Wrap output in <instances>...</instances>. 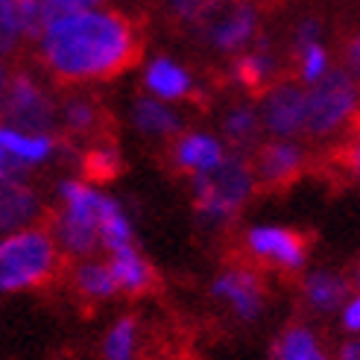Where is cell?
<instances>
[{
  "label": "cell",
  "mask_w": 360,
  "mask_h": 360,
  "mask_svg": "<svg viewBox=\"0 0 360 360\" xmlns=\"http://www.w3.org/2000/svg\"><path fill=\"white\" fill-rule=\"evenodd\" d=\"M229 4L231 0H170V9L182 24H202Z\"/></svg>",
  "instance_id": "obj_27"
},
{
  "label": "cell",
  "mask_w": 360,
  "mask_h": 360,
  "mask_svg": "<svg viewBox=\"0 0 360 360\" xmlns=\"http://www.w3.org/2000/svg\"><path fill=\"white\" fill-rule=\"evenodd\" d=\"M343 326H346V331H352V334L360 328V302H357V299H352V302L343 304Z\"/></svg>",
  "instance_id": "obj_32"
},
{
  "label": "cell",
  "mask_w": 360,
  "mask_h": 360,
  "mask_svg": "<svg viewBox=\"0 0 360 360\" xmlns=\"http://www.w3.org/2000/svg\"><path fill=\"white\" fill-rule=\"evenodd\" d=\"M41 214V200L24 179H0V235L30 226Z\"/></svg>",
  "instance_id": "obj_11"
},
{
  "label": "cell",
  "mask_w": 360,
  "mask_h": 360,
  "mask_svg": "<svg viewBox=\"0 0 360 360\" xmlns=\"http://www.w3.org/2000/svg\"><path fill=\"white\" fill-rule=\"evenodd\" d=\"M304 123V91L293 82L273 85L264 94L261 126H266L276 138H296Z\"/></svg>",
  "instance_id": "obj_10"
},
{
  "label": "cell",
  "mask_w": 360,
  "mask_h": 360,
  "mask_svg": "<svg viewBox=\"0 0 360 360\" xmlns=\"http://www.w3.org/2000/svg\"><path fill=\"white\" fill-rule=\"evenodd\" d=\"M74 281H77V290H79L85 299H94V302L112 299V296L117 293L109 266L100 264V261H82V264L77 266Z\"/></svg>",
  "instance_id": "obj_20"
},
{
  "label": "cell",
  "mask_w": 360,
  "mask_h": 360,
  "mask_svg": "<svg viewBox=\"0 0 360 360\" xmlns=\"http://www.w3.org/2000/svg\"><path fill=\"white\" fill-rule=\"evenodd\" d=\"M360 44H357V39H352L349 41V47H346V65H349V74L354 77L357 74V68H360Z\"/></svg>",
  "instance_id": "obj_33"
},
{
  "label": "cell",
  "mask_w": 360,
  "mask_h": 360,
  "mask_svg": "<svg viewBox=\"0 0 360 360\" xmlns=\"http://www.w3.org/2000/svg\"><path fill=\"white\" fill-rule=\"evenodd\" d=\"M0 117L21 132H50L56 123V105L35 77L15 74L6 82V91L0 94Z\"/></svg>",
  "instance_id": "obj_5"
},
{
  "label": "cell",
  "mask_w": 360,
  "mask_h": 360,
  "mask_svg": "<svg viewBox=\"0 0 360 360\" xmlns=\"http://www.w3.org/2000/svg\"><path fill=\"white\" fill-rule=\"evenodd\" d=\"M302 293H304V302H308L316 314H331L349 302V281L340 273L319 269V273H311L304 278Z\"/></svg>",
  "instance_id": "obj_15"
},
{
  "label": "cell",
  "mask_w": 360,
  "mask_h": 360,
  "mask_svg": "<svg viewBox=\"0 0 360 360\" xmlns=\"http://www.w3.org/2000/svg\"><path fill=\"white\" fill-rule=\"evenodd\" d=\"M360 346H357V340H346L343 349H340V360H360Z\"/></svg>",
  "instance_id": "obj_34"
},
{
  "label": "cell",
  "mask_w": 360,
  "mask_h": 360,
  "mask_svg": "<svg viewBox=\"0 0 360 360\" xmlns=\"http://www.w3.org/2000/svg\"><path fill=\"white\" fill-rule=\"evenodd\" d=\"M319 21H314V18H304V21H299L296 24V32H293V47H296V53L302 50V47H308V44H314V41H319Z\"/></svg>",
  "instance_id": "obj_29"
},
{
  "label": "cell",
  "mask_w": 360,
  "mask_h": 360,
  "mask_svg": "<svg viewBox=\"0 0 360 360\" xmlns=\"http://www.w3.org/2000/svg\"><path fill=\"white\" fill-rule=\"evenodd\" d=\"M9 68H6V62H4V56H0V94L6 91V82H9Z\"/></svg>",
  "instance_id": "obj_35"
},
{
  "label": "cell",
  "mask_w": 360,
  "mask_h": 360,
  "mask_svg": "<svg viewBox=\"0 0 360 360\" xmlns=\"http://www.w3.org/2000/svg\"><path fill=\"white\" fill-rule=\"evenodd\" d=\"M246 249L258 261H266L278 269H302L308 261V240L304 235L284 226H255L246 231Z\"/></svg>",
  "instance_id": "obj_6"
},
{
  "label": "cell",
  "mask_w": 360,
  "mask_h": 360,
  "mask_svg": "<svg viewBox=\"0 0 360 360\" xmlns=\"http://www.w3.org/2000/svg\"><path fill=\"white\" fill-rule=\"evenodd\" d=\"M30 173L27 165H21L6 147H4V141H0V179H24Z\"/></svg>",
  "instance_id": "obj_30"
},
{
  "label": "cell",
  "mask_w": 360,
  "mask_h": 360,
  "mask_svg": "<svg viewBox=\"0 0 360 360\" xmlns=\"http://www.w3.org/2000/svg\"><path fill=\"white\" fill-rule=\"evenodd\" d=\"M82 170L88 179H97V182H105V179H115L120 170V158L112 147H91L85 153Z\"/></svg>",
  "instance_id": "obj_26"
},
{
  "label": "cell",
  "mask_w": 360,
  "mask_h": 360,
  "mask_svg": "<svg viewBox=\"0 0 360 360\" xmlns=\"http://www.w3.org/2000/svg\"><path fill=\"white\" fill-rule=\"evenodd\" d=\"M357 77L349 70H328L304 91V123L302 132L314 138H328L346 126L357 109Z\"/></svg>",
  "instance_id": "obj_4"
},
{
  "label": "cell",
  "mask_w": 360,
  "mask_h": 360,
  "mask_svg": "<svg viewBox=\"0 0 360 360\" xmlns=\"http://www.w3.org/2000/svg\"><path fill=\"white\" fill-rule=\"evenodd\" d=\"M132 123L143 135H153V138L176 135L179 126H182L179 115L158 97H138L135 105H132Z\"/></svg>",
  "instance_id": "obj_16"
},
{
  "label": "cell",
  "mask_w": 360,
  "mask_h": 360,
  "mask_svg": "<svg viewBox=\"0 0 360 360\" xmlns=\"http://www.w3.org/2000/svg\"><path fill=\"white\" fill-rule=\"evenodd\" d=\"M0 15L21 35H39L41 32V0H4Z\"/></svg>",
  "instance_id": "obj_22"
},
{
  "label": "cell",
  "mask_w": 360,
  "mask_h": 360,
  "mask_svg": "<svg viewBox=\"0 0 360 360\" xmlns=\"http://www.w3.org/2000/svg\"><path fill=\"white\" fill-rule=\"evenodd\" d=\"M62 123H65V129L74 132V135H91L100 123V109L94 103L79 100V97L68 100L62 105Z\"/></svg>",
  "instance_id": "obj_24"
},
{
  "label": "cell",
  "mask_w": 360,
  "mask_h": 360,
  "mask_svg": "<svg viewBox=\"0 0 360 360\" xmlns=\"http://www.w3.org/2000/svg\"><path fill=\"white\" fill-rule=\"evenodd\" d=\"M223 143L214 138V135H205V132H188L176 141L173 147V161L179 170H185L191 176H200L211 167H217L223 161Z\"/></svg>",
  "instance_id": "obj_13"
},
{
  "label": "cell",
  "mask_w": 360,
  "mask_h": 360,
  "mask_svg": "<svg viewBox=\"0 0 360 360\" xmlns=\"http://www.w3.org/2000/svg\"><path fill=\"white\" fill-rule=\"evenodd\" d=\"M143 82H147L153 97L165 100V103L185 100L191 94V88H193V79H191L188 70L179 62L167 59V56H158L155 62H150L147 74H143Z\"/></svg>",
  "instance_id": "obj_14"
},
{
  "label": "cell",
  "mask_w": 360,
  "mask_h": 360,
  "mask_svg": "<svg viewBox=\"0 0 360 360\" xmlns=\"http://www.w3.org/2000/svg\"><path fill=\"white\" fill-rule=\"evenodd\" d=\"M109 273L115 278V287L117 293H129V296H141L153 290L155 284V273L153 266L147 264V258L141 255L135 249V243L129 246H120V249H112V258H109Z\"/></svg>",
  "instance_id": "obj_12"
},
{
  "label": "cell",
  "mask_w": 360,
  "mask_h": 360,
  "mask_svg": "<svg viewBox=\"0 0 360 360\" xmlns=\"http://www.w3.org/2000/svg\"><path fill=\"white\" fill-rule=\"evenodd\" d=\"M296 56H299V79L308 82V85H314L316 79H322L331 70V56L319 41L302 47Z\"/></svg>",
  "instance_id": "obj_25"
},
{
  "label": "cell",
  "mask_w": 360,
  "mask_h": 360,
  "mask_svg": "<svg viewBox=\"0 0 360 360\" xmlns=\"http://www.w3.org/2000/svg\"><path fill=\"white\" fill-rule=\"evenodd\" d=\"M249 167H252V176H255V185L278 191L302 176L304 150L293 138H276V141L264 143V147L255 153V161H252Z\"/></svg>",
  "instance_id": "obj_7"
},
{
  "label": "cell",
  "mask_w": 360,
  "mask_h": 360,
  "mask_svg": "<svg viewBox=\"0 0 360 360\" xmlns=\"http://www.w3.org/2000/svg\"><path fill=\"white\" fill-rule=\"evenodd\" d=\"M100 4L103 0H41V30L56 21V18L68 15V12L91 9V6H100Z\"/></svg>",
  "instance_id": "obj_28"
},
{
  "label": "cell",
  "mask_w": 360,
  "mask_h": 360,
  "mask_svg": "<svg viewBox=\"0 0 360 360\" xmlns=\"http://www.w3.org/2000/svg\"><path fill=\"white\" fill-rule=\"evenodd\" d=\"M255 191L249 161L240 155H223L217 167L193 176V208L211 223L231 220Z\"/></svg>",
  "instance_id": "obj_3"
},
{
  "label": "cell",
  "mask_w": 360,
  "mask_h": 360,
  "mask_svg": "<svg viewBox=\"0 0 360 360\" xmlns=\"http://www.w3.org/2000/svg\"><path fill=\"white\" fill-rule=\"evenodd\" d=\"M59 264L56 240L41 226H24L0 238V293L44 284Z\"/></svg>",
  "instance_id": "obj_2"
},
{
  "label": "cell",
  "mask_w": 360,
  "mask_h": 360,
  "mask_svg": "<svg viewBox=\"0 0 360 360\" xmlns=\"http://www.w3.org/2000/svg\"><path fill=\"white\" fill-rule=\"evenodd\" d=\"M223 132L231 143H249L261 132V115L252 105H235L223 120Z\"/></svg>",
  "instance_id": "obj_23"
},
{
  "label": "cell",
  "mask_w": 360,
  "mask_h": 360,
  "mask_svg": "<svg viewBox=\"0 0 360 360\" xmlns=\"http://www.w3.org/2000/svg\"><path fill=\"white\" fill-rule=\"evenodd\" d=\"M18 41H21V35L15 32V27L6 21L4 15H0V56H6V53H12L18 47Z\"/></svg>",
  "instance_id": "obj_31"
},
{
  "label": "cell",
  "mask_w": 360,
  "mask_h": 360,
  "mask_svg": "<svg viewBox=\"0 0 360 360\" xmlns=\"http://www.w3.org/2000/svg\"><path fill=\"white\" fill-rule=\"evenodd\" d=\"M276 56L266 50H252V53H243V56L235 59L231 65V74L235 79L246 88V91H264V85L276 77Z\"/></svg>",
  "instance_id": "obj_18"
},
{
  "label": "cell",
  "mask_w": 360,
  "mask_h": 360,
  "mask_svg": "<svg viewBox=\"0 0 360 360\" xmlns=\"http://www.w3.org/2000/svg\"><path fill=\"white\" fill-rule=\"evenodd\" d=\"M105 360H138V322L132 316L117 319L103 343Z\"/></svg>",
  "instance_id": "obj_21"
},
{
  "label": "cell",
  "mask_w": 360,
  "mask_h": 360,
  "mask_svg": "<svg viewBox=\"0 0 360 360\" xmlns=\"http://www.w3.org/2000/svg\"><path fill=\"white\" fill-rule=\"evenodd\" d=\"M53 240H59L68 255H77V258H88V255H94V252L100 249L97 229L88 226V223H79L74 217H68V214H62V211L56 217V238Z\"/></svg>",
  "instance_id": "obj_17"
},
{
  "label": "cell",
  "mask_w": 360,
  "mask_h": 360,
  "mask_svg": "<svg viewBox=\"0 0 360 360\" xmlns=\"http://www.w3.org/2000/svg\"><path fill=\"white\" fill-rule=\"evenodd\" d=\"M211 293L217 296L220 302H226L243 322L258 319L264 314V308H266L264 284L258 281V276L252 273V269H243V266H235V269L220 273L211 284Z\"/></svg>",
  "instance_id": "obj_8"
},
{
  "label": "cell",
  "mask_w": 360,
  "mask_h": 360,
  "mask_svg": "<svg viewBox=\"0 0 360 360\" xmlns=\"http://www.w3.org/2000/svg\"><path fill=\"white\" fill-rule=\"evenodd\" d=\"M276 360H331L326 352H322L319 340L311 328L304 326H290L278 340L273 349Z\"/></svg>",
  "instance_id": "obj_19"
},
{
  "label": "cell",
  "mask_w": 360,
  "mask_h": 360,
  "mask_svg": "<svg viewBox=\"0 0 360 360\" xmlns=\"http://www.w3.org/2000/svg\"><path fill=\"white\" fill-rule=\"evenodd\" d=\"M208 27V41L220 53H238L243 50L258 32V6L252 0H231L220 9Z\"/></svg>",
  "instance_id": "obj_9"
},
{
  "label": "cell",
  "mask_w": 360,
  "mask_h": 360,
  "mask_svg": "<svg viewBox=\"0 0 360 360\" xmlns=\"http://www.w3.org/2000/svg\"><path fill=\"white\" fill-rule=\"evenodd\" d=\"M0 4H4V0H0Z\"/></svg>",
  "instance_id": "obj_36"
},
{
  "label": "cell",
  "mask_w": 360,
  "mask_h": 360,
  "mask_svg": "<svg viewBox=\"0 0 360 360\" xmlns=\"http://www.w3.org/2000/svg\"><path fill=\"white\" fill-rule=\"evenodd\" d=\"M41 62L65 82L112 79L138 56L132 24L109 9H77L56 18L41 32Z\"/></svg>",
  "instance_id": "obj_1"
}]
</instances>
